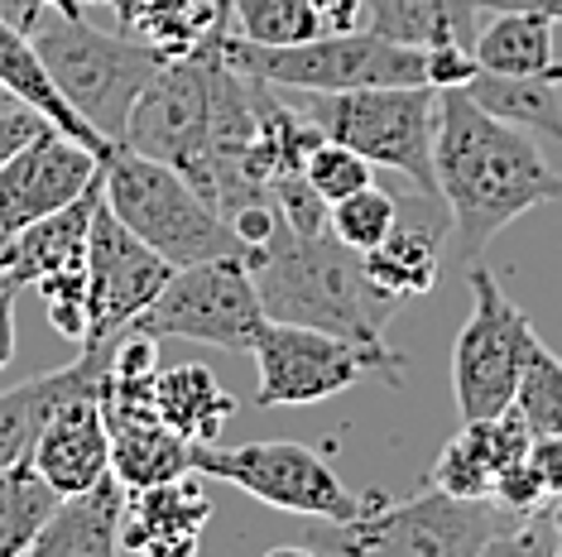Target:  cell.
<instances>
[{
    "instance_id": "cell-39",
    "label": "cell",
    "mask_w": 562,
    "mask_h": 557,
    "mask_svg": "<svg viewBox=\"0 0 562 557\" xmlns=\"http://www.w3.org/2000/svg\"><path fill=\"white\" fill-rule=\"evenodd\" d=\"M0 20L20 24V30H30L34 20H40V5L34 0H0Z\"/></svg>"
},
{
    "instance_id": "cell-9",
    "label": "cell",
    "mask_w": 562,
    "mask_h": 557,
    "mask_svg": "<svg viewBox=\"0 0 562 557\" xmlns=\"http://www.w3.org/2000/svg\"><path fill=\"white\" fill-rule=\"evenodd\" d=\"M265 318L260 288H255L250 250L246 255H216L198 264H178L159 298L135 318V327L178 341H202L216 351H246L255 346Z\"/></svg>"
},
{
    "instance_id": "cell-42",
    "label": "cell",
    "mask_w": 562,
    "mask_h": 557,
    "mask_svg": "<svg viewBox=\"0 0 562 557\" xmlns=\"http://www.w3.org/2000/svg\"><path fill=\"white\" fill-rule=\"evenodd\" d=\"M0 274H5V240H0Z\"/></svg>"
},
{
    "instance_id": "cell-40",
    "label": "cell",
    "mask_w": 562,
    "mask_h": 557,
    "mask_svg": "<svg viewBox=\"0 0 562 557\" xmlns=\"http://www.w3.org/2000/svg\"><path fill=\"white\" fill-rule=\"evenodd\" d=\"M40 10H58V15H82V0H34Z\"/></svg>"
},
{
    "instance_id": "cell-13",
    "label": "cell",
    "mask_w": 562,
    "mask_h": 557,
    "mask_svg": "<svg viewBox=\"0 0 562 557\" xmlns=\"http://www.w3.org/2000/svg\"><path fill=\"white\" fill-rule=\"evenodd\" d=\"M169 274L173 264L159 250H149L101 197L92 217V240H87V341L82 346L116 341L125 327H135V318L169 284Z\"/></svg>"
},
{
    "instance_id": "cell-28",
    "label": "cell",
    "mask_w": 562,
    "mask_h": 557,
    "mask_svg": "<svg viewBox=\"0 0 562 557\" xmlns=\"http://www.w3.org/2000/svg\"><path fill=\"white\" fill-rule=\"evenodd\" d=\"M394 221H400V202H394V193H385L380 183H370V187H361V193L331 202V212H327L331 236H337L341 246L361 250V255L366 250H375L380 240L394 231Z\"/></svg>"
},
{
    "instance_id": "cell-10",
    "label": "cell",
    "mask_w": 562,
    "mask_h": 557,
    "mask_svg": "<svg viewBox=\"0 0 562 557\" xmlns=\"http://www.w3.org/2000/svg\"><path fill=\"white\" fill-rule=\"evenodd\" d=\"M467 278H471V318L452 346V395L457 409H462V423H481V418H495L515 403L524 361H529L539 332L509 303V294L491 270H481L471 260Z\"/></svg>"
},
{
    "instance_id": "cell-6",
    "label": "cell",
    "mask_w": 562,
    "mask_h": 557,
    "mask_svg": "<svg viewBox=\"0 0 562 557\" xmlns=\"http://www.w3.org/2000/svg\"><path fill=\"white\" fill-rule=\"evenodd\" d=\"M101 197L173 270L216 255H246L232 217H222L178 169L125 145H111L101 159Z\"/></svg>"
},
{
    "instance_id": "cell-25",
    "label": "cell",
    "mask_w": 562,
    "mask_h": 557,
    "mask_svg": "<svg viewBox=\"0 0 562 557\" xmlns=\"http://www.w3.org/2000/svg\"><path fill=\"white\" fill-rule=\"evenodd\" d=\"M58 504V490L40 476L34 457L0 466V557H20L34 548L40 528Z\"/></svg>"
},
{
    "instance_id": "cell-4",
    "label": "cell",
    "mask_w": 562,
    "mask_h": 557,
    "mask_svg": "<svg viewBox=\"0 0 562 557\" xmlns=\"http://www.w3.org/2000/svg\"><path fill=\"white\" fill-rule=\"evenodd\" d=\"M524 524L495 500L447 496L428 480L414 500L380 496L351 524H323V534L274 553H351V557H481L501 553V543Z\"/></svg>"
},
{
    "instance_id": "cell-37",
    "label": "cell",
    "mask_w": 562,
    "mask_h": 557,
    "mask_svg": "<svg viewBox=\"0 0 562 557\" xmlns=\"http://www.w3.org/2000/svg\"><path fill=\"white\" fill-rule=\"evenodd\" d=\"M491 10H533V15L562 24V0H481V15H491Z\"/></svg>"
},
{
    "instance_id": "cell-29",
    "label": "cell",
    "mask_w": 562,
    "mask_h": 557,
    "mask_svg": "<svg viewBox=\"0 0 562 557\" xmlns=\"http://www.w3.org/2000/svg\"><path fill=\"white\" fill-rule=\"evenodd\" d=\"M515 409L533 433H562V356H553L543 341H533L529 361H524Z\"/></svg>"
},
{
    "instance_id": "cell-18",
    "label": "cell",
    "mask_w": 562,
    "mask_h": 557,
    "mask_svg": "<svg viewBox=\"0 0 562 557\" xmlns=\"http://www.w3.org/2000/svg\"><path fill=\"white\" fill-rule=\"evenodd\" d=\"M125 480L106 471L97 486L58 496L48 524L34 538V557H111L121 553V514H125Z\"/></svg>"
},
{
    "instance_id": "cell-15",
    "label": "cell",
    "mask_w": 562,
    "mask_h": 557,
    "mask_svg": "<svg viewBox=\"0 0 562 557\" xmlns=\"http://www.w3.org/2000/svg\"><path fill=\"white\" fill-rule=\"evenodd\" d=\"M212 524V496L198 471L155 480L125 496L121 553L139 557H193Z\"/></svg>"
},
{
    "instance_id": "cell-17",
    "label": "cell",
    "mask_w": 562,
    "mask_h": 557,
    "mask_svg": "<svg viewBox=\"0 0 562 557\" xmlns=\"http://www.w3.org/2000/svg\"><path fill=\"white\" fill-rule=\"evenodd\" d=\"M34 466H40V476L58 496L97 486L111 471V433H106V418H101L97 389L72 395L48 418L40 442H34Z\"/></svg>"
},
{
    "instance_id": "cell-41",
    "label": "cell",
    "mask_w": 562,
    "mask_h": 557,
    "mask_svg": "<svg viewBox=\"0 0 562 557\" xmlns=\"http://www.w3.org/2000/svg\"><path fill=\"white\" fill-rule=\"evenodd\" d=\"M15 101H20V96H10L5 87H0V111H5V106H15Z\"/></svg>"
},
{
    "instance_id": "cell-26",
    "label": "cell",
    "mask_w": 562,
    "mask_h": 557,
    "mask_svg": "<svg viewBox=\"0 0 562 557\" xmlns=\"http://www.w3.org/2000/svg\"><path fill=\"white\" fill-rule=\"evenodd\" d=\"M495 476H501V457H495V442H491V428L481 423H467L447 447L438 452L428 480L447 496H462V500H491L495 496Z\"/></svg>"
},
{
    "instance_id": "cell-32",
    "label": "cell",
    "mask_w": 562,
    "mask_h": 557,
    "mask_svg": "<svg viewBox=\"0 0 562 557\" xmlns=\"http://www.w3.org/2000/svg\"><path fill=\"white\" fill-rule=\"evenodd\" d=\"M274 207H279V221L289 226V231H327V212L331 202L313 193V183L303 179V173H293V179H279L274 183Z\"/></svg>"
},
{
    "instance_id": "cell-12",
    "label": "cell",
    "mask_w": 562,
    "mask_h": 557,
    "mask_svg": "<svg viewBox=\"0 0 562 557\" xmlns=\"http://www.w3.org/2000/svg\"><path fill=\"white\" fill-rule=\"evenodd\" d=\"M207 139H212V62L188 54L169 58L139 92L116 145L178 169L207 197Z\"/></svg>"
},
{
    "instance_id": "cell-11",
    "label": "cell",
    "mask_w": 562,
    "mask_h": 557,
    "mask_svg": "<svg viewBox=\"0 0 562 557\" xmlns=\"http://www.w3.org/2000/svg\"><path fill=\"white\" fill-rule=\"evenodd\" d=\"M260 385H255V403L260 409H303V403H323L331 395H347L366 375H380L390 385H404L380 356L356 346L347 337L317 332V327L299 322H265L250 346Z\"/></svg>"
},
{
    "instance_id": "cell-2",
    "label": "cell",
    "mask_w": 562,
    "mask_h": 557,
    "mask_svg": "<svg viewBox=\"0 0 562 557\" xmlns=\"http://www.w3.org/2000/svg\"><path fill=\"white\" fill-rule=\"evenodd\" d=\"M250 270L265 303V318L347 337L356 346H366L370 356L385 361L394 375H404V356L390 351L385 341V327L394 308H400V298H390L366 274L361 250L341 246L331 236V226L303 236L279 221V231L260 250H250Z\"/></svg>"
},
{
    "instance_id": "cell-43",
    "label": "cell",
    "mask_w": 562,
    "mask_h": 557,
    "mask_svg": "<svg viewBox=\"0 0 562 557\" xmlns=\"http://www.w3.org/2000/svg\"><path fill=\"white\" fill-rule=\"evenodd\" d=\"M82 5H111V0H82Z\"/></svg>"
},
{
    "instance_id": "cell-30",
    "label": "cell",
    "mask_w": 562,
    "mask_h": 557,
    "mask_svg": "<svg viewBox=\"0 0 562 557\" xmlns=\"http://www.w3.org/2000/svg\"><path fill=\"white\" fill-rule=\"evenodd\" d=\"M303 179L313 183L317 197L341 202V197H351V193H361V187L375 183V163L366 155H356L351 145H341V139H323V145L308 155V163H303Z\"/></svg>"
},
{
    "instance_id": "cell-34",
    "label": "cell",
    "mask_w": 562,
    "mask_h": 557,
    "mask_svg": "<svg viewBox=\"0 0 562 557\" xmlns=\"http://www.w3.org/2000/svg\"><path fill=\"white\" fill-rule=\"evenodd\" d=\"M48 125H54V121H48L44 111L24 106V101H15V106L0 111V169H5V163L15 159L20 149L30 145V139L40 135V130H48Z\"/></svg>"
},
{
    "instance_id": "cell-24",
    "label": "cell",
    "mask_w": 562,
    "mask_h": 557,
    "mask_svg": "<svg viewBox=\"0 0 562 557\" xmlns=\"http://www.w3.org/2000/svg\"><path fill=\"white\" fill-rule=\"evenodd\" d=\"M481 0H375V30L404 44H471Z\"/></svg>"
},
{
    "instance_id": "cell-19",
    "label": "cell",
    "mask_w": 562,
    "mask_h": 557,
    "mask_svg": "<svg viewBox=\"0 0 562 557\" xmlns=\"http://www.w3.org/2000/svg\"><path fill=\"white\" fill-rule=\"evenodd\" d=\"M97 207H101V179L87 187L78 202H68V207L20 226V231L5 240V274L15 278L20 288H34L48 274L87 264V240H92Z\"/></svg>"
},
{
    "instance_id": "cell-7",
    "label": "cell",
    "mask_w": 562,
    "mask_h": 557,
    "mask_svg": "<svg viewBox=\"0 0 562 557\" xmlns=\"http://www.w3.org/2000/svg\"><path fill=\"white\" fill-rule=\"evenodd\" d=\"M193 471L202 480H226L250 500L279 514L317 519V524H351L385 490H356L331 471V462L308 442L270 437V442H193Z\"/></svg>"
},
{
    "instance_id": "cell-20",
    "label": "cell",
    "mask_w": 562,
    "mask_h": 557,
    "mask_svg": "<svg viewBox=\"0 0 562 557\" xmlns=\"http://www.w3.org/2000/svg\"><path fill=\"white\" fill-rule=\"evenodd\" d=\"M155 409L178 437L222 442L226 423L236 418V395H226L207 365H169L155 375Z\"/></svg>"
},
{
    "instance_id": "cell-16",
    "label": "cell",
    "mask_w": 562,
    "mask_h": 557,
    "mask_svg": "<svg viewBox=\"0 0 562 557\" xmlns=\"http://www.w3.org/2000/svg\"><path fill=\"white\" fill-rule=\"evenodd\" d=\"M106 356H111V341L78 346V361L72 365H58V371H48V375H34V379H24V385L0 395V466H15L24 457H34V442H40L48 418H54L72 395L101 385V375H106Z\"/></svg>"
},
{
    "instance_id": "cell-36",
    "label": "cell",
    "mask_w": 562,
    "mask_h": 557,
    "mask_svg": "<svg viewBox=\"0 0 562 557\" xmlns=\"http://www.w3.org/2000/svg\"><path fill=\"white\" fill-rule=\"evenodd\" d=\"M15 298L20 284L10 274H0V371L15 361Z\"/></svg>"
},
{
    "instance_id": "cell-38",
    "label": "cell",
    "mask_w": 562,
    "mask_h": 557,
    "mask_svg": "<svg viewBox=\"0 0 562 557\" xmlns=\"http://www.w3.org/2000/svg\"><path fill=\"white\" fill-rule=\"evenodd\" d=\"M539 528H543V548L562 553V500H548L539 510Z\"/></svg>"
},
{
    "instance_id": "cell-22",
    "label": "cell",
    "mask_w": 562,
    "mask_h": 557,
    "mask_svg": "<svg viewBox=\"0 0 562 557\" xmlns=\"http://www.w3.org/2000/svg\"><path fill=\"white\" fill-rule=\"evenodd\" d=\"M471 54L485 72H505V78L553 72V20L533 10H491V20L471 39Z\"/></svg>"
},
{
    "instance_id": "cell-1",
    "label": "cell",
    "mask_w": 562,
    "mask_h": 557,
    "mask_svg": "<svg viewBox=\"0 0 562 557\" xmlns=\"http://www.w3.org/2000/svg\"><path fill=\"white\" fill-rule=\"evenodd\" d=\"M432 173L467 264L524 212L562 202V173L539 155V145L519 135V125L476 106L467 87L438 92Z\"/></svg>"
},
{
    "instance_id": "cell-27",
    "label": "cell",
    "mask_w": 562,
    "mask_h": 557,
    "mask_svg": "<svg viewBox=\"0 0 562 557\" xmlns=\"http://www.w3.org/2000/svg\"><path fill=\"white\" fill-rule=\"evenodd\" d=\"M232 30L250 44H303L327 34L313 0H232Z\"/></svg>"
},
{
    "instance_id": "cell-23",
    "label": "cell",
    "mask_w": 562,
    "mask_h": 557,
    "mask_svg": "<svg viewBox=\"0 0 562 557\" xmlns=\"http://www.w3.org/2000/svg\"><path fill=\"white\" fill-rule=\"evenodd\" d=\"M467 92L476 106L491 111L495 121L562 139V62L553 72H533V78H505V72L481 68Z\"/></svg>"
},
{
    "instance_id": "cell-8",
    "label": "cell",
    "mask_w": 562,
    "mask_h": 557,
    "mask_svg": "<svg viewBox=\"0 0 562 557\" xmlns=\"http://www.w3.org/2000/svg\"><path fill=\"white\" fill-rule=\"evenodd\" d=\"M327 139H341L375 169H394L428 202L438 197L432 173V130H438V92L432 87H361V92H293Z\"/></svg>"
},
{
    "instance_id": "cell-33",
    "label": "cell",
    "mask_w": 562,
    "mask_h": 557,
    "mask_svg": "<svg viewBox=\"0 0 562 557\" xmlns=\"http://www.w3.org/2000/svg\"><path fill=\"white\" fill-rule=\"evenodd\" d=\"M481 72L471 44H428V87L432 92H452V87H471Z\"/></svg>"
},
{
    "instance_id": "cell-3",
    "label": "cell",
    "mask_w": 562,
    "mask_h": 557,
    "mask_svg": "<svg viewBox=\"0 0 562 557\" xmlns=\"http://www.w3.org/2000/svg\"><path fill=\"white\" fill-rule=\"evenodd\" d=\"M193 54L226 62L255 82L279 92H361V87H428V48L404 44L394 34L361 24V30H327L303 44H250L232 24H216Z\"/></svg>"
},
{
    "instance_id": "cell-35",
    "label": "cell",
    "mask_w": 562,
    "mask_h": 557,
    "mask_svg": "<svg viewBox=\"0 0 562 557\" xmlns=\"http://www.w3.org/2000/svg\"><path fill=\"white\" fill-rule=\"evenodd\" d=\"M529 471L543 486L548 500H562V433H533L529 442Z\"/></svg>"
},
{
    "instance_id": "cell-21",
    "label": "cell",
    "mask_w": 562,
    "mask_h": 557,
    "mask_svg": "<svg viewBox=\"0 0 562 557\" xmlns=\"http://www.w3.org/2000/svg\"><path fill=\"white\" fill-rule=\"evenodd\" d=\"M442 226H424V221H394V231L380 240L375 250H366L361 264L366 274L385 288L390 298H424L438 284V264H442Z\"/></svg>"
},
{
    "instance_id": "cell-5",
    "label": "cell",
    "mask_w": 562,
    "mask_h": 557,
    "mask_svg": "<svg viewBox=\"0 0 562 557\" xmlns=\"http://www.w3.org/2000/svg\"><path fill=\"white\" fill-rule=\"evenodd\" d=\"M30 39L63 101L111 145L121 139L139 92L169 62L155 44L135 39V34H106L92 20L58 15V10H40V20L30 24Z\"/></svg>"
},
{
    "instance_id": "cell-14",
    "label": "cell",
    "mask_w": 562,
    "mask_h": 557,
    "mask_svg": "<svg viewBox=\"0 0 562 557\" xmlns=\"http://www.w3.org/2000/svg\"><path fill=\"white\" fill-rule=\"evenodd\" d=\"M101 179V155L48 125L0 169V240L78 202Z\"/></svg>"
},
{
    "instance_id": "cell-31",
    "label": "cell",
    "mask_w": 562,
    "mask_h": 557,
    "mask_svg": "<svg viewBox=\"0 0 562 557\" xmlns=\"http://www.w3.org/2000/svg\"><path fill=\"white\" fill-rule=\"evenodd\" d=\"M34 288L44 294V308H48V322H54V332L63 341H72V346H82V341H87V264L48 274Z\"/></svg>"
}]
</instances>
